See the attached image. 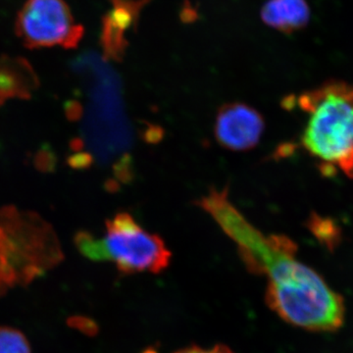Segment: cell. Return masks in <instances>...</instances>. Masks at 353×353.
Returning a JSON list of instances; mask_svg holds the SVG:
<instances>
[{"label": "cell", "mask_w": 353, "mask_h": 353, "mask_svg": "<svg viewBox=\"0 0 353 353\" xmlns=\"http://www.w3.org/2000/svg\"><path fill=\"white\" fill-rule=\"evenodd\" d=\"M229 238L246 268L266 276V303L283 320L313 332H334L343 326V297L296 259L297 245L290 239L265 234L246 219L232 228Z\"/></svg>", "instance_id": "1"}, {"label": "cell", "mask_w": 353, "mask_h": 353, "mask_svg": "<svg viewBox=\"0 0 353 353\" xmlns=\"http://www.w3.org/2000/svg\"><path fill=\"white\" fill-rule=\"evenodd\" d=\"M306 114L301 143L328 171L353 179V85L329 80L297 99Z\"/></svg>", "instance_id": "2"}, {"label": "cell", "mask_w": 353, "mask_h": 353, "mask_svg": "<svg viewBox=\"0 0 353 353\" xmlns=\"http://www.w3.org/2000/svg\"><path fill=\"white\" fill-rule=\"evenodd\" d=\"M102 238L79 232L75 245L83 256L94 261L115 264L125 274H158L171 261V252L157 234L150 233L127 212L117 213L106 221Z\"/></svg>", "instance_id": "3"}, {"label": "cell", "mask_w": 353, "mask_h": 353, "mask_svg": "<svg viewBox=\"0 0 353 353\" xmlns=\"http://www.w3.org/2000/svg\"><path fill=\"white\" fill-rule=\"evenodd\" d=\"M0 250L16 277L32 279L62 259L52 227L37 213L0 208Z\"/></svg>", "instance_id": "4"}, {"label": "cell", "mask_w": 353, "mask_h": 353, "mask_svg": "<svg viewBox=\"0 0 353 353\" xmlns=\"http://www.w3.org/2000/svg\"><path fill=\"white\" fill-rule=\"evenodd\" d=\"M15 30L30 50L55 46L76 48L85 32L64 0H27L18 13Z\"/></svg>", "instance_id": "5"}, {"label": "cell", "mask_w": 353, "mask_h": 353, "mask_svg": "<svg viewBox=\"0 0 353 353\" xmlns=\"http://www.w3.org/2000/svg\"><path fill=\"white\" fill-rule=\"evenodd\" d=\"M265 122L261 114L241 102L223 105L216 116L214 134L223 148L245 152L255 148L263 134Z\"/></svg>", "instance_id": "6"}, {"label": "cell", "mask_w": 353, "mask_h": 353, "mask_svg": "<svg viewBox=\"0 0 353 353\" xmlns=\"http://www.w3.org/2000/svg\"><path fill=\"white\" fill-rule=\"evenodd\" d=\"M112 8L102 17L101 44L105 60L122 61L129 41L128 30L136 31L141 10L152 0H110Z\"/></svg>", "instance_id": "7"}, {"label": "cell", "mask_w": 353, "mask_h": 353, "mask_svg": "<svg viewBox=\"0 0 353 353\" xmlns=\"http://www.w3.org/2000/svg\"><path fill=\"white\" fill-rule=\"evenodd\" d=\"M39 85L32 65L22 57H0V108L9 99H30Z\"/></svg>", "instance_id": "8"}, {"label": "cell", "mask_w": 353, "mask_h": 353, "mask_svg": "<svg viewBox=\"0 0 353 353\" xmlns=\"http://www.w3.org/2000/svg\"><path fill=\"white\" fill-rule=\"evenodd\" d=\"M260 15L269 27L290 34L308 25L311 13L306 0H268Z\"/></svg>", "instance_id": "9"}, {"label": "cell", "mask_w": 353, "mask_h": 353, "mask_svg": "<svg viewBox=\"0 0 353 353\" xmlns=\"http://www.w3.org/2000/svg\"><path fill=\"white\" fill-rule=\"evenodd\" d=\"M0 353H31L24 334L15 329L0 328Z\"/></svg>", "instance_id": "10"}, {"label": "cell", "mask_w": 353, "mask_h": 353, "mask_svg": "<svg viewBox=\"0 0 353 353\" xmlns=\"http://www.w3.org/2000/svg\"><path fill=\"white\" fill-rule=\"evenodd\" d=\"M310 229L313 234L322 243L333 250L339 241L338 229L329 220H322L313 218L311 220Z\"/></svg>", "instance_id": "11"}, {"label": "cell", "mask_w": 353, "mask_h": 353, "mask_svg": "<svg viewBox=\"0 0 353 353\" xmlns=\"http://www.w3.org/2000/svg\"><path fill=\"white\" fill-rule=\"evenodd\" d=\"M34 165L41 173H53L57 169V157L50 145H43L34 157Z\"/></svg>", "instance_id": "12"}, {"label": "cell", "mask_w": 353, "mask_h": 353, "mask_svg": "<svg viewBox=\"0 0 353 353\" xmlns=\"http://www.w3.org/2000/svg\"><path fill=\"white\" fill-rule=\"evenodd\" d=\"M67 163L71 168L83 170V169H87L92 166L94 163V157L88 152H77L68 157Z\"/></svg>", "instance_id": "13"}, {"label": "cell", "mask_w": 353, "mask_h": 353, "mask_svg": "<svg viewBox=\"0 0 353 353\" xmlns=\"http://www.w3.org/2000/svg\"><path fill=\"white\" fill-rule=\"evenodd\" d=\"M174 353H234L231 348L226 347V345H218L214 347L211 348H202L199 347H190L183 348V350H179V352Z\"/></svg>", "instance_id": "14"}, {"label": "cell", "mask_w": 353, "mask_h": 353, "mask_svg": "<svg viewBox=\"0 0 353 353\" xmlns=\"http://www.w3.org/2000/svg\"><path fill=\"white\" fill-rule=\"evenodd\" d=\"M65 114L70 121L80 119L83 115V108L80 102L77 101H69L64 104Z\"/></svg>", "instance_id": "15"}, {"label": "cell", "mask_w": 353, "mask_h": 353, "mask_svg": "<svg viewBox=\"0 0 353 353\" xmlns=\"http://www.w3.org/2000/svg\"><path fill=\"white\" fill-rule=\"evenodd\" d=\"M197 19V11L192 6L190 1L183 3L182 12H181V20L183 23H192Z\"/></svg>", "instance_id": "16"}, {"label": "cell", "mask_w": 353, "mask_h": 353, "mask_svg": "<svg viewBox=\"0 0 353 353\" xmlns=\"http://www.w3.org/2000/svg\"><path fill=\"white\" fill-rule=\"evenodd\" d=\"M70 145H71L72 150H75V152H79V150H82L83 143L82 139H74L73 141H71V143H70Z\"/></svg>", "instance_id": "17"}]
</instances>
